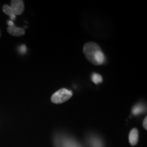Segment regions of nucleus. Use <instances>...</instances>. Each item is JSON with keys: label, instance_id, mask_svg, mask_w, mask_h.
Wrapping results in <instances>:
<instances>
[{"label": "nucleus", "instance_id": "4468645a", "mask_svg": "<svg viewBox=\"0 0 147 147\" xmlns=\"http://www.w3.org/2000/svg\"><path fill=\"white\" fill-rule=\"evenodd\" d=\"M1 30H0V38H1Z\"/></svg>", "mask_w": 147, "mask_h": 147}, {"label": "nucleus", "instance_id": "f257e3e1", "mask_svg": "<svg viewBox=\"0 0 147 147\" xmlns=\"http://www.w3.org/2000/svg\"><path fill=\"white\" fill-rule=\"evenodd\" d=\"M83 53L90 63L94 65H100L106 61L105 55L98 45L94 42H88L83 47Z\"/></svg>", "mask_w": 147, "mask_h": 147}, {"label": "nucleus", "instance_id": "423d86ee", "mask_svg": "<svg viewBox=\"0 0 147 147\" xmlns=\"http://www.w3.org/2000/svg\"><path fill=\"white\" fill-rule=\"evenodd\" d=\"M7 31L10 35L13 36H22L25 34L24 29L21 28V27H16L15 26L8 27L7 29Z\"/></svg>", "mask_w": 147, "mask_h": 147}, {"label": "nucleus", "instance_id": "6e6552de", "mask_svg": "<svg viewBox=\"0 0 147 147\" xmlns=\"http://www.w3.org/2000/svg\"><path fill=\"white\" fill-rule=\"evenodd\" d=\"M146 111V107H145L144 105H143L142 104H138L136 105H135L132 108V114L135 116H138L139 115H141V114L145 113Z\"/></svg>", "mask_w": 147, "mask_h": 147}, {"label": "nucleus", "instance_id": "39448f33", "mask_svg": "<svg viewBox=\"0 0 147 147\" xmlns=\"http://www.w3.org/2000/svg\"><path fill=\"white\" fill-rule=\"evenodd\" d=\"M88 144L90 147H104L102 140L95 136H91L88 138Z\"/></svg>", "mask_w": 147, "mask_h": 147}, {"label": "nucleus", "instance_id": "9b49d317", "mask_svg": "<svg viewBox=\"0 0 147 147\" xmlns=\"http://www.w3.org/2000/svg\"><path fill=\"white\" fill-rule=\"evenodd\" d=\"M18 51L21 54H25L27 52V47L25 45H21L18 47Z\"/></svg>", "mask_w": 147, "mask_h": 147}, {"label": "nucleus", "instance_id": "9d476101", "mask_svg": "<svg viewBox=\"0 0 147 147\" xmlns=\"http://www.w3.org/2000/svg\"><path fill=\"white\" fill-rule=\"evenodd\" d=\"M91 80L93 81V83H95V84L102 83L103 81L102 76L97 73H93V74L91 75Z\"/></svg>", "mask_w": 147, "mask_h": 147}, {"label": "nucleus", "instance_id": "0eeeda50", "mask_svg": "<svg viewBox=\"0 0 147 147\" xmlns=\"http://www.w3.org/2000/svg\"><path fill=\"white\" fill-rule=\"evenodd\" d=\"M138 131L136 128L132 129L129 135V141L131 146H135L138 142Z\"/></svg>", "mask_w": 147, "mask_h": 147}, {"label": "nucleus", "instance_id": "7ed1b4c3", "mask_svg": "<svg viewBox=\"0 0 147 147\" xmlns=\"http://www.w3.org/2000/svg\"><path fill=\"white\" fill-rule=\"evenodd\" d=\"M73 93L71 90L67 89H61L56 91L51 96V102L54 104H59L65 102L71 98Z\"/></svg>", "mask_w": 147, "mask_h": 147}, {"label": "nucleus", "instance_id": "f8f14e48", "mask_svg": "<svg viewBox=\"0 0 147 147\" xmlns=\"http://www.w3.org/2000/svg\"><path fill=\"white\" fill-rule=\"evenodd\" d=\"M143 127H144V128L145 129H147V118L146 117H145L144 121H143Z\"/></svg>", "mask_w": 147, "mask_h": 147}, {"label": "nucleus", "instance_id": "20e7f679", "mask_svg": "<svg viewBox=\"0 0 147 147\" xmlns=\"http://www.w3.org/2000/svg\"><path fill=\"white\" fill-rule=\"evenodd\" d=\"M10 8H12L14 15H21L23 12L24 9H25L23 1H21V0H12V1H11Z\"/></svg>", "mask_w": 147, "mask_h": 147}, {"label": "nucleus", "instance_id": "f03ea898", "mask_svg": "<svg viewBox=\"0 0 147 147\" xmlns=\"http://www.w3.org/2000/svg\"><path fill=\"white\" fill-rule=\"evenodd\" d=\"M55 144L56 147H82L74 139L63 135H58L55 137Z\"/></svg>", "mask_w": 147, "mask_h": 147}, {"label": "nucleus", "instance_id": "ddd939ff", "mask_svg": "<svg viewBox=\"0 0 147 147\" xmlns=\"http://www.w3.org/2000/svg\"><path fill=\"white\" fill-rule=\"evenodd\" d=\"M7 23H8V25H9V27H12V26H14V24L13 23V21H8V22H7Z\"/></svg>", "mask_w": 147, "mask_h": 147}, {"label": "nucleus", "instance_id": "1a4fd4ad", "mask_svg": "<svg viewBox=\"0 0 147 147\" xmlns=\"http://www.w3.org/2000/svg\"><path fill=\"white\" fill-rule=\"evenodd\" d=\"M3 12H4V13L6 14V15L9 16L10 17V21H14V20L16 19V16L14 15L13 12H12V8H10V5H7V4H5L3 5Z\"/></svg>", "mask_w": 147, "mask_h": 147}]
</instances>
